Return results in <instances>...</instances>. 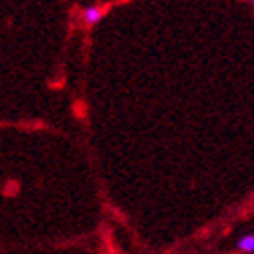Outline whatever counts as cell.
<instances>
[{"mask_svg": "<svg viewBox=\"0 0 254 254\" xmlns=\"http://www.w3.org/2000/svg\"><path fill=\"white\" fill-rule=\"evenodd\" d=\"M248 2H250V4H254V0H248Z\"/></svg>", "mask_w": 254, "mask_h": 254, "instance_id": "3", "label": "cell"}, {"mask_svg": "<svg viewBox=\"0 0 254 254\" xmlns=\"http://www.w3.org/2000/svg\"><path fill=\"white\" fill-rule=\"evenodd\" d=\"M101 17H104V8L101 6H87V8L81 10V21L87 25V27L97 25L101 21Z\"/></svg>", "mask_w": 254, "mask_h": 254, "instance_id": "1", "label": "cell"}, {"mask_svg": "<svg viewBox=\"0 0 254 254\" xmlns=\"http://www.w3.org/2000/svg\"><path fill=\"white\" fill-rule=\"evenodd\" d=\"M236 248H238L240 252L252 254V252H254V234H246V236H242V238H238Z\"/></svg>", "mask_w": 254, "mask_h": 254, "instance_id": "2", "label": "cell"}]
</instances>
